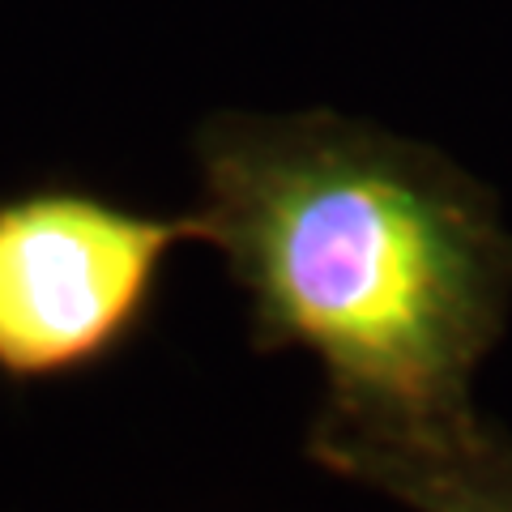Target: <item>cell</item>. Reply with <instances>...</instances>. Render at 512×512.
<instances>
[{
    "label": "cell",
    "mask_w": 512,
    "mask_h": 512,
    "mask_svg": "<svg viewBox=\"0 0 512 512\" xmlns=\"http://www.w3.org/2000/svg\"><path fill=\"white\" fill-rule=\"evenodd\" d=\"M205 244L248 295L261 355L325 372L320 419L444 423L512 316V231L466 167L380 124L218 111L197 137Z\"/></svg>",
    "instance_id": "cell-1"
},
{
    "label": "cell",
    "mask_w": 512,
    "mask_h": 512,
    "mask_svg": "<svg viewBox=\"0 0 512 512\" xmlns=\"http://www.w3.org/2000/svg\"><path fill=\"white\" fill-rule=\"evenodd\" d=\"M205 244L197 210L154 214L73 180L0 197V380L103 367L146 329L171 256Z\"/></svg>",
    "instance_id": "cell-2"
},
{
    "label": "cell",
    "mask_w": 512,
    "mask_h": 512,
    "mask_svg": "<svg viewBox=\"0 0 512 512\" xmlns=\"http://www.w3.org/2000/svg\"><path fill=\"white\" fill-rule=\"evenodd\" d=\"M308 457L410 512H512V440L478 410L410 427L316 414Z\"/></svg>",
    "instance_id": "cell-3"
}]
</instances>
